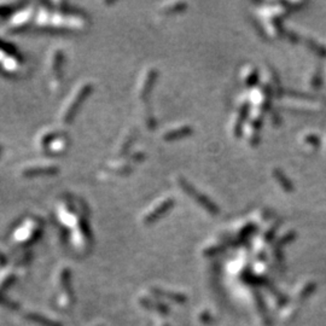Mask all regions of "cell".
I'll return each mask as SVG.
<instances>
[{"label": "cell", "instance_id": "11", "mask_svg": "<svg viewBox=\"0 0 326 326\" xmlns=\"http://www.w3.org/2000/svg\"><path fill=\"white\" fill-rule=\"evenodd\" d=\"M58 172V167L51 162H32L21 168L20 174L25 178L40 176H53Z\"/></svg>", "mask_w": 326, "mask_h": 326}, {"label": "cell", "instance_id": "17", "mask_svg": "<svg viewBox=\"0 0 326 326\" xmlns=\"http://www.w3.org/2000/svg\"><path fill=\"white\" fill-rule=\"evenodd\" d=\"M134 139H135V133L133 132V129L124 130V132L122 133V135L118 138L116 146H115L114 152L116 153V157L123 156L124 152H126V151L129 149L130 145L133 144Z\"/></svg>", "mask_w": 326, "mask_h": 326}, {"label": "cell", "instance_id": "5", "mask_svg": "<svg viewBox=\"0 0 326 326\" xmlns=\"http://www.w3.org/2000/svg\"><path fill=\"white\" fill-rule=\"evenodd\" d=\"M283 104L289 110L302 114H314L321 110V104L318 100L300 92H289L283 99Z\"/></svg>", "mask_w": 326, "mask_h": 326}, {"label": "cell", "instance_id": "19", "mask_svg": "<svg viewBox=\"0 0 326 326\" xmlns=\"http://www.w3.org/2000/svg\"><path fill=\"white\" fill-rule=\"evenodd\" d=\"M306 82L310 88H319L322 84V68L319 64L313 65L306 75Z\"/></svg>", "mask_w": 326, "mask_h": 326}, {"label": "cell", "instance_id": "25", "mask_svg": "<svg viewBox=\"0 0 326 326\" xmlns=\"http://www.w3.org/2000/svg\"><path fill=\"white\" fill-rule=\"evenodd\" d=\"M324 151L326 153V135H325V139H324Z\"/></svg>", "mask_w": 326, "mask_h": 326}, {"label": "cell", "instance_id": "21", "mask_svg": "<svg viewBox=\"0 0 326 326\" xmlns=\"http://www.w3.org/2000/svg\"><path fill=\"white\" fill-rule=\"evenodd\" d=\"M33 15V9H25V10L20 11L15 15L14 20L10 22V28L13 29H19L21 27H25L27 23L29 22L32 19Z\"/></svg>", "mask_w": 326, "mask_h": 326}, {"label": "cell", "instance_id": "16", "mask_svg": "<svg viewBox=\"0 0 326 326\" xmlns=\"http://www.w3.org/2000/svg\"><path fill=\"white\" fill-rule=\"evenodd\" d=\"M241 78L243 84H245L248 87L254 88L260 80V72L255 65L247 64L242 68Z\"/></svg>", "mask_w": 326, "mask_h": 326}, {"label": "cell", "instance_id": "23", "mask_svg": "<svg viewBox=\"0 0 326 326\" xmlns=\"http://www.w3.org/2000/svg\"><path fill=\"white\" fill-rule=\"evenodd\" d=\"M140 116H141V122L144 123L145 128H147L149 130H153L156 128V118L153 117V114L151 112L149 105L146 106V103L143 106V109L140 110Z\"/></svg>", "mask_w": 326, "mask_h": 326}, {"label": "cell", "instance_id": "2", "mask_svg": "<svg viewBox=\"0 0 326 326\" xmlns=\"http://www.w3.org/2000/svg\"><path fill=\"white\" fill-rule=\"evenodd\" d=\"M93 90V85L91 81H81L73 88L72 93L68 96L67 99L62 104L61 110L58 114V120L62 124H68L74 120L78 114V110L88 94Z\"/></svg>", "mask_w": 326, "mask_h": 326}, {"label": "cell", "instance_id": "3", "mask_svg": "<svg viewBox=\"0 0 326 326\" xmlns=\"http://www.w3.org/2000/svg\"><path fill=\"white\" fill-rule=\"evenodd\" d=\"M38 149L43 153H62L69 146V139L62 129L45 128L38 134L37 140Z\"/></svg>", "mask_w": 326, "mask_h": 326}, {"label": "cell", "instance_id": "22", "mask_svg": "<svg viewBox=\"0 0 326 326\" xmlns=\"http://www.w3.org/2000/svg\"><path fill=\"white\" fill-rule=\"evenodd\" d=\"M188 8V4L184 2H174V3H166L159 8L158 13L163 16H171V15H176L182 13Z\"/></svg>", "mask_w": 326, "mask_h": 326}, {"label": "cell", "instance_id": "7", "mask_svg": "<svg viewBox=\"0 0 326 326\" xmlns=\"http://www.w3.org/2000/svg\"><path fill=\"white\" fill-rule=\"evenodd\" d=\"M272 98H273V93L268 88H266L265 86H255L253 90L250 91V93H249L248 98L250 111L265 115L266 111L271 110Z\"/></svg>", "mask_w": 326, "mask_h": 326}, {"label": "cell", "instance_id": "13", "mask_svg": "<svg viewBox=\"0 0 326 326\" xmlns=\"http://www.w3.org/2000/svg\"><path fill=\"white\" fill-rule=\"evenodd\" d=\"M194 129L190 124H174L170 128L165 129L161 134V139L165 141H174L179 140V139L190 137L192 134Z\"/></svg>", "mask_w": 326, "mask_h": 326}, {"label": "cell", "instance_id": "4", "mask_svg": "<svg viewBox=\"0 0 326 326\" xmlns=\"http://www.w3.org/2000/svg\"><path fill=\"white\" fill-rule=\"evenodd\" d=\"M177 185L179 186V189L182 190L185 195H188L194 202L197 204L198 207H201L203 210H206L207 213L210 215H218L220 209H219L218 204L214 201H212L207 195H204L202 191H200L197 188H195L188 179L183 177H178L176 179Z\"/></svg>", "mask_w": 326, "mask_h": 326}, {"label": "cell", "instance_id": "1", "mask_svg": "<svg viewBox=\"0 0 326 326\" xmlns=\"http://www.w3.org/2000/svg\"><path fill=\"white\" fill-rule=\"evenodd\" d=\"M290 13L291 10L286 3H269L260 9L259 16L271 37L281 38L285 37L286 32L283 26V21Z\"/></svg>", "mask_w": 326, "mask_h": 326}, {"label": "cell", "instance_id": "9", "mask_svg": "<svg viewBox=\"0 0 326 326\" xmlns=\"http://www.w3.org/2000/svg\"><path fill=\"white\" fill-rule=\"evenodd\" d=\"M157 76H158V70L153 67L145 68L139 76L137 82V97L140 100H144V103H146V99L152 91Z\"/></svg>", "mask_w": 326, "mask_h": 326}, {"label": "cell", "instance_id": "18", "mask_svg": "<svg viewBox=\"0 0 326 326\" xmlns=\"http://www.w3.org/2000/svg\"><path fill=\"white\" fill-rule=\"evenodd\" d=\"M272 178L275 180V183L278 184V186L285 192H292L295 186H293V183L289 179V177L284 173L283 171L279 170V168H274L272 171Z\"/></svg>", "mask_w": 326, "mask_h": 326}, {"label": "cell", "instance_id": "20", "mask_svg": "<svg viewBox=\"0 0 326 326\" xmlns=\"http://www.w3.org/2000/svg\"><path fill=\"white\" fill-rule=\"evenodd\" d=\"M301 41L306 45V47L310 52L314 53V55L318 56V57L326 58V46L320 44L319 41H316L314 38L301 37Z\"/></svg>", "mask_w": 326, "mask_h": 326}, {"label": "cell", "instance_id": "8", "mask_svg": "<svg viewBox=\"0 0 326 326\" xmlns=\"http://www.w3.org/2000/svg\"><path fill=\"white\" fill-rule=\"evenodd\" d=\"M174 198L172 196H162L158 200H156L152 204H150L149 208H146L140 215V221L144 225H150L173 208Z\"/></svg>", "mask_w": 326, "mask_h": 326}, {"label": "cell", "instance_id": "26", "mask_svg": "<svg viewBox=\"0 0 326 326\" xmlns=\"http://www.w3.org/2000/svg\"><path fill=\"white\" fill-rule=\"evenodd\" d=\"M0 151H2V145H0Z\"/></svg>", "mask_w": 326, "mask_h": 326}, {"label": "cell", "instance_id": "14", "mask_svg": "<svg viewBox=\"0 0 326 326\" xmlns=\"http://www.w3.org/2000/svg\"><path fill=\"white\" fill-rule=\"evenodd\" d=\"M132 171V165L126 159L120 158V157H116V158L111 159L110 162L106 165L105 172L106 173H110L112 176H126L129 172Z\"/></svg>", "mask_w": 326, "mask_h": 326}, {"label": "cell", "instance_id": "6", "mask_svg": "<svg viewBox=\"0 0 326 326\" xmlns=\"http://www.w3.org/2000/svg\"><path fill=\"white\" fill-rule=\"evenodd\" d=\"M64 56L62 50L53 49L46 59V76L49 86L52 91L58 90L62 85V70H63Z\"/></svg>", "mask_w": 326, "mask_h": 326}, {"label": "cell", "instance_id": "10", "mask_svg": "<svg viewBox=\"0 0 326 326\" xmlns=\"http://www.w3.org/2000/svg\"><path fill=\"white\" fill-rule=\"evenodd\" d=\"M249 114H250V106H249L248 99L242 102L241 104L237 106L235 114L230 122V130L231 134L235 138H239L243 134V129H244L245 122H247Z\"/></svg>", "mask_w": 326, "mask_h": 326}, {"label": "cell", "instance_id": "15", "mask_svg": "<svg viewBox=\"0 0 326 326\" xmlns=\"http://www.w3.org/2000/svg\"><path fill=\"white\" fill-rule=\"evenodd\" d=\"M298 143L308 152H312V151L319 149L320 145H321V140H320L319 135L316 133L304 132L298 137Z\"/></svg>", "mask_w": 326, "mask_h": 326}, {"label": "cell", "instance_id": "24", "mask_svg": "<svg viewBox=\"0 0 326 326\" xmlns=\"http://www.w3.org/2000/svg\"><path fill=\"white\" fill-rule=\"evenodd\" d=\"M19 4H14V3H4V4H0V14H9L11 11L15 10V8Z\"/></svg>", "mask_w": 326, "mask_h": 326}, {"label": "cell", "instance_id": "12", "mask_svg": "<svg viewBox=\"0 0 326 326\" xmlns=\"http://www.w3.org/2000/svg\"><path fill=\"white\" fill-rule=\"evenodd\" d=\"M23 65V62L13 55V52H8L5 50L0 49V70L9 75H16L21 72V67Z\"/></svg>", "mask_w": 326, "mask_h": 326}]
</instances>
